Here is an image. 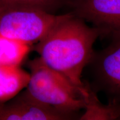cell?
Instances as JSON below:
<instances>
[{"instance_id": "obj_1", "label": "cell", "mask_w": 120, "mask_h": 120, "mask_svg": "<svg viewBox=\"0 0 120 120\" xmlns=\"http://www.w3.org/2000/svg\"><path fill=\"white\" fill-rule=\"evenodd\" d=\"M71 12L34 46L39 57L48 66L61 73L82 92L83 69L92 57L93 45L101 30L88 26Z\"/></svg>"}, {"instance_id": "obj_2", "label": "cell", "mask_w": 120, "mask_h": 120, "mask_svg": "<svg viewBox=\"0 0 120 120\" xmlns=\"http://www.w3.org/2000/svg\"><path fill=\"white\" fill-rule=\"evenodd\" d=\"M30 79L26 91L37 101L76 117L85 108L81 92L65 76L46 65L40 57L30 62Z\"/></svg>"}, {"instance_id": "obj_3", "label": "cell", "mask_w": 120, "mask_h": 120, "mask_svg": "<svg viewBox=\"0 0 120 120\" xmlns=\"http://www.w3.org/2000/svg\"><path fill=\"white\" fill-rule=\"evenodd\" d=\"M68 13L56 15L34 7L0 6V34L29 45L37 43Z\"/></svg>"}, {"instance_id": "obj_4", "label": "cell", "mask_w": 120, "mask_h": 120, "mask_svg": "<svg viewBox=\"0 0 120 120\" xmlns=\"http://www.w3.org/2000/svg\"><path fill=\"white\" fill-rule=\"evenodd\" d=\"M89 67L90 87L106 96L108 104L120 105V36L111 37L106 47L94 51Z\"/></svg>"}, {"instance_id": "obj_5", "label": "cell", "mask_w": 120, "mask_h": 120, "mask_svg": "<svg viewBox=\"0 0 120 120\" xmlns=\"http://www.w3.org/2000/svg\"><path fill=\"white\" fill-rule=\"evenodd\" d=\"M67 6L101 30L103 37L120 36V0H68Z\"/></svg>"}, {"instance_id": "obj_6", "label": "cell", "mask_w": 120, "mask_h": 120, "mask_svg": "<svg viewBox=\"0 0 120 120\" xmlns=\"http://www.w3.org/2000/svg\"><path fill=\"white\" fill-rule=\"evenodd\" d=\"M76 117L40 102L25 91L0 103V120H72Z\"/></svg>"}, {"instance_id": "obj_7", "label": "cell", "mask_w": 120, "mask_h": 120, "mask_svg": "<svg viewBox=\"0 0 120 120\" xmlns=\"http://www.w3.org/2000/svg\"><path fill=\"white\" fill-rule=\"evenodd\" d=\"M30 79V73L19 66H0V103L17 96L27 88Z\"/></svg>"}, {"instance_id": "obj_8", "label": "cell", "mask_w": 120, "mask_h": 120, "mask_svg": "<svg viewBox=\"0 0 120 120\" xmlns=\"http://www.w3.org/2000/svg\"><path fill=\"white\" fill-rule=\"evenodd\" d=\"M31 45L0 34V66H19Z\"/></svg>"}, {"instance_id": "obj_9", "label": "cell", "mask_w": 120, "mask_h": 120, "mask_svg": "<svg viewBox=\"0 0 120 120\" xmlns=\"http://www.w3.org/2000/svg\"><path fill=\"white\" fill-rule=\"evenodd\" d=\"M68 0H0L1 5H21L38 8L48 12L55 13L64 6Z\"/></svg>"}, {"instance_id": "obj_10", "label": "cell", "mask_w": 120, "mask_h": 120, "mask_svg": "<svg viewBox=\"0 0 120 120\" xmlns=\"http://www.w3.org/2000/svg\"><path fill=\"white\" fill-rule=\"evenodd\" d=\"M114 114H115V119L120 118V105L114 106Z\"/></svg>"}]
</instances>
